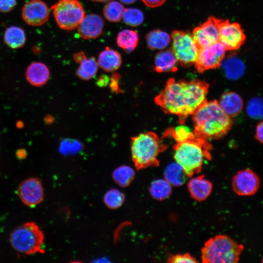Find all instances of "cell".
Segmentation results:
<instances>
[{"label": "cell", "mask_w": 263, "mask_h": 263, "mask_svg": "<svg viewBox=\"0 0 263 263\" xmlns=\"http://www.w3.org/2000/svg\"><path fill=\"white\" fill-rule=\"evenodd\" d=\"M178 62L171 49L158 53L154 58V67L157 72H174L177 70Z\"/></svg>", "instance_id": "cell-20"}, {"label": "cell", "mask_w": 263, "mask_h": 263, "mask_svg": "<svg viewBox=\"0 0 263 263\" xmlns=\"http://www.w3.org/2000/svg\"><path fill=\"white\" fill-rule=\"evenodd\" d=\"M104 23L103 19L97 14H90L84 16L77 27L78 34L85 39L96 38L102 33Z\"/></svg>", "instance_id": "cell-15"}, {"label": "cell", "mask_w": 263, "mask_h": 263, "mask_svg": "<svg viewBox=\"0 0 263 263\" xmlns=\"http://www.w3.org/2000/svg\"><path fill=\"white\" fill-rule=\"evenodd\" d=\"M122 18L127 25L133 27L141 25L144 19L142 12L134 8L125 9Z\"/></svg>", "instance_id": "cell-30"}, {"label": "cell", "mask_w": 263, "mask_h": 263, "mask_svg": "<svg viewBox=\"0 0 263 263\" xmlns=\"http://www.w3.org/2000/svg\"><path fill=\"white\" fill-rule=\"evenodd\" d=\"M211 146L207 140L194 137L177 142L173 146V157L188 177H191L201 172L206 160H211Z\"/></svg>", "instance_id": "cell-3"}, {"label": "cell", "mask_w": 263, "mask_h": 263, "mask_svg": "<svg viewBox=\"0 0 263 263\" xmlns=\"http://www.w3.org/2000/svg\"><path fill=\"white\" fill-rule=\"evenodd\" d=\"M258 175L252 170L246 169L238 171L232 180L233 191L240 196H251L255 194L260 187Z\"/></svg>", "instance_id": "cell-12"}, {"label": "cell", "mask_w": 263, "mask_h": 263, "mask_svg": "<svg viewBox=\"0 0 263 263\" xmlns=\"http://www.w3.org/2000/svg\"><path fill=\"white\" fill-rule=\"evenodd\" d=\"M166 134L171 135L177 142H183L195 137L193 132L188 127L183 125L170 129L167 131Z\"/></svg>", "instance_id": "cell-33"}, {"label": "cell", "mask_w": 263, "mask_h": 263, "mask_svg": "<svg viewBox=\"0 0 263 263\" xmlns=\"http://www.w3.org/2000/svg\"><path fill=\"white\" fill-rule=\"evenodd\" d=\"M44 239L42 231L33 222L19 226L10 236L12 247L19 252L25 254H32L40 251Z\"/></svg>", "instance_id": "cell-6"}, {"label": "cell", "mask_w": 263, "mask_h": 263, "mask_svg": "<svg viewBox=\"0 0 263 263\" xmlns=\"http://www.w3.org/2000/svg\"><path fill=\"white\" fill-rule=\"evenodd\" d=\"M218 102L223 111L231 118L238 115L244 106L242 97L233 92L224 93Z\"/></svg>", "instance_id": "cell-17"}, {"label": "cell", "mask_w": 263, "mask_h": 263, "mask_svg": "<svg viewBox=\"0 0 263 263\" xmlns=\"http://www.w3.org/2000/svg\"><path fill=\"white\" fill-rule=\"evenodd\" d=\"M221 20L211 16L193 29L191 35L198 50L218 41L219 26Z\"/></svg>", "instance_id": "cell-11"}, {"label": "cell", "mask_w": 263, "mask_h": 263, "mask_svg": "<svg viewBox=\"0 0 263 263\" xmlns=\"http://www.w3.org/2000/svg\"><path fill=\"white\" fill-rule=\"evenodd\" d=\"M110 78L106 75H102L98 77L96 82V84L100 87L107 86L110 82Z\"/></svg>", "instance_id": "cell-39"}, {"label": "cell", "mask_w": 263, "mask_h": 263, "mask_svg": "<svg viewBox=\"0 0 263 263\" xmlns=\"http://www.w3.org/2000/svg\"><path fill=\"white\" fill-rule=\"evenodd\" d=\"M148 48L151 50H161L167 47L171 40V36L159 29L150 31L146 36Z\"/></svg>", "instance_id": "cell-21"}, {"label": "cell", "mask_w": 263, "mask_h": 263, "mask_svg": "<svg viewBox=\"0 0 263 263\" xmlns=\"http://www.w3.org/2000/svg\"><path fill=\"white\" fill-rule=\"evenodd\" d=\"M244 246L225 235L209 238L201 249L204 263H236L240 260Z\"/></svg>", "instance_id": "cell-5"}, {"label": "cell", "mask_w": 263, "mask_h": 263, "mask_svg": "<svg viewBox=\"0 0 263 263\" xmlns=\"http://www.w3.org/2000/svg\"><path fill=\"white\" fill-rule=\"evenodd\" d=\"M51 9L59 27L67 31L77 28L85 16L78 0H58Z\"/></svg>", "instance_id": "cell-7"}, {"label": "cell", "mask_w": 263, "mask_h": 263, "mask_svg": "<svg viewBox=\"0 0 263 263\" xmlns=\"http://www.w3.org/2000/svg\"><path fill=\"white\" fill-rule=\"evenodd\" d=\"M74 58L76 62L80 63L86 59L87 57L84 52H80L74 54Z\"/></svg>", "instance_id": "cell-41"}, {"label": "cell", "mask_w": 263, "mask_h": 263, "mask_svg": "<svg viewBox=\"0 0 263 263\" xmlns=\"http://www.w3.org/2000/svg\"><path fill=\"white\" fill-rule=\"evenodd\" d=\"M226 76L230 79H237L241 77L245 70L243 62L237 57H230L222 61Z\"/></svg>", "instance_id": "cell-25"}, {"label": "cell", "mask_w": 263, "mask_h": 263, "mask_svg": "<svg viewBox=\"0 0 263 263\" xmlns=\"http://www.w3.org/2000/svg\"><path fill=\"white\" fill-rule=\"evenodd\" d=\"M117 45L127 53H131L137 46L139 42L138 33L132 30L125 29L119 32L116 38Z\"/></svg>", "instance_id": "cell-23"}, {"label": "cell", "mask_w": 263, "mask_h": 263, "mask_svg": "<svg viewBox=\"0 0 263 263\" xmlns=\"http://www.w3.org/2000/svg\"><path fill=\"white\" fill-rule=\"evenodd\" d=\"M150 191L151 195L156 200H164L170 195L171 185L166 179H157L151 184Z\"/></svg>", "instance_id": "cell-26"}, {"label": "cell", "mask_w": 263, "mask_h": 263, "mask_svg": "<svg viewBox=\"0 0 263 263\" xmlns=\"http://www.w3.org/2000/svg\"><path fill=\"white\" fill-rule=\"evenodd\" d=\"M50 10L47 4L41 0H30L23 5L21 10L22 19L28 25L40 26L48 20Z\"/></svg>", "instance_id": "cell-13"}, {"label": "cell", "mask_w": 263, "mask_h": 263, "mask_svg": "<svg viewBox=\"0 0 263 263\" xmlns=\"http://www.w3.org/2000/svg\"><path fill=\"white\" fill-rule=\"evenodd\" d=\"M18 194L26 206L34 207L43 200L44 195L41 181L37 178H29L22 181L18 188Z\"/></svg>", "instance_id": "cell-14"}, {"label": "cell", "mask_w": 263, "mask_h": 263, "mask_svg": "<svg viewBox=\"0 0 263 263\" xmlns=\"http://www.w3.org/2000/svg\"><path fill=\"white\" fill-rule=\"evenodd\" d=\"M25 75L28 81L36 86L45 84L50 76V72L47 66L40 62H35L29 65Z\"/></svg>", "instance_id": "cell-18"}, {"label": "cell", "mask_w": 263, "mask_h": 263, "mask_svg": "<svg viewBox=\"0 0 263 263\" xmlns=\"http://www.w3.org/2000/svg\"><path fill=\"white\" fill-rule=\"evenodd\" d=\"M92 0L94 1H97V2H108L112 0Z\"/></svg>", "instance_id": "cell-44"}, {"label": "cell", "mask_w": 263, "mask_h": 263, "mask_svg": "<svg viewBox=\"0 0 263 263\" xmlns=\"http://www.w3.org/2000/svg\"><path fill=\"white\" fill-rule=\"evenodd\" d=\"M26 153L24 150H20L17 151V155L18 158L23 159L26 157Z\"/></svg>", "instance_id": "cell-42"}, {"label": "cell", "mask_w": 263, "mask_h": 263, "mask_svg": "<svg viewBox=\"0 0 263 263\" xmlns=\"http://www.w3.org/2000/svg\"><path fill=\"white\" fill-rule=\"evenodd\" d=\"M209 84L205 81L169 79L155 97V103L166 113L182 119L192 115L207 101Z\"/></svg>", "instance_id": "cell-1"}, {"label": "cell", "mask_w": 263, "mask_h": 263, "mask_svg": "<svg viewBox=\"0 0 263 263\" xmlns=\"http://www.w3.org/2000/svg\"><path fill=\"white\" fill-rule=\"evenodd\" d=\"M82 148V144L78 140L74 139H65L60 143L59 150L60 152L65 155L76 154Z\"/></svg>", "instance_id": "cell-32"}, {"label": "cell", "mask_w": 263, "mask_h": 263, "mask_svg": "<svg viewBox=\"0 0 263 263\" xmlns=\"http://www.w3.org/2000/svg\"><path fill=\"white\" fill-rule=\"evenodd\" d=\"M245 39V35L238 23H230L228 19L221 20L219 26L218 41L226 51L239 49L244 44Z\"/></svg>", "instance_id": "cell-10"}, {"label": "cell", "mask_w": 263, "mask_h": 263, "mask_svg": "<svg viewBox=\"0 0 263 263\" xmlns=\"http://www.w3.org/2000/svg\"><path fill=\"white\" fill-rule=\"evenodd\" d=\"M165 179L171 186L179 187L183 185L188 177L183 169L177 163L168 165L164 172Z\"/></svg>", "instance_id": "cell-24"}, {"label": "cell", "mask_w": 263, "mask_h": 263, "mask_svg": "<svg viewBox=\"0 0 263 263\" xmlns=\"http://www.w3.org/2000/svg\"><path fill=\"white\" fill-rule=\"evenodd\" d=\"M98 67L97 61L94 57L87 58L80 63L76 75L82 80H89L95 76Z\"/></svg>", "instance_id": "cell-27"}, {"label": "cell", "mask_w": 263, "mask_h": 263, "mask_svg": "<svg viewBox=\"0 0 263 263\" xmlns=\"http://www.w3.org/2000/svg\"><path fill=\"white\" fill-rule=\"evenodd\" d=\"M226 51L219 41L199 49L194 64L196 69L198 72L203 73L219 67L224 59Z\"/></svg>", "instance_id": "cell-9"}, {"label": "cell", "mask_w": 263, "mask_h": 263, "mask_svg": "<svg viewBox=\"0 0 263 263\" xmlns=\"http://www.w3.org/2000/svg\"><path fill=\"white\" fill-rule=\"evenodd\" d=\"M124 10V7L120 2L112 1L104 6L103 14L109 21L117 22L121 20Z\"/></svg>", "instance_id": "cell-28"}, {"label": "cell", "mask_w": 263, "mask_h": 263, "mask_svg": "<svg viewBox=\"0 0 263 263\" xmlns=\"http://www.w3.org/2000/svg\"><path fill=\"white\" fill-rule=\"evenodd\" d=\"M26 40L25 33L19 27L11 26L4 32V41L11 49L22 47L25 44Z\"/></svg>", "instance_id": "cell-22"}, {"label": "cell", "mask_w": 263, "mask_h": 263, "mask_svg": "<svg viewBox=\"0 0 263 263\" xmlns=\"http://www.w3.org/2000/svg\"><path fill=\"white\" fill-rule=\"evenodd\" d=\"M97 63L104 71L113 72L118 69L122 64L120 54L116 51L106 47L99 55Z\"/></svg>", "instance_id": "cell-19"}, {"label": "cell", "mask_w": 263, "mask_h": 263, "mask_svg": "<svg viewBox=\"0 0 263 263\" xmlns=\"http://www.w3.org/2000/svg\"><path fill=\"white\" fill-rule=\"evenodd\" d=\"M166 149L167 146L152 132H143L131 138L132 158L138 169L158 166V157Z\"/></svg>", "instance_id": "cell-4"}, {"label": "cell", "mask_w": 263, "mask_h": 263, "mask_svg": "<svg viewBox=\"0 0 263 263\" xmlns=\"http://www.w3.org/2000/svg\"><path fill=\"white\" fill-rule=\"evenodd\" d=\"M192 115L194 135L207 141L222 138L233 125L232 118L225 114L215 100H207Z\"/></svg>", "instance_id": "cell-2"}, {"label": "cell", "mask_w": 263, "mask_h": 263, "mask_svg": "<svg viewBox=\"0 0 263 263\" xmlns=\"http://www.w3.org/2000/svg\"><path fill=\"white\" fill-rule=\"evenodd\" d=\"M263 123L261 121L257 125L256 128L255 138L261 143L263 142Z\"/></svg>", "instance_id": "cell-40"}, {"label": "cell", "mask_w": 263, "mask_h": 263, "mask_svg": "<svg viewBox=\"0 0 263 263\" xmlns=\"http://www.w3.org/2000/svg\"><path fill=\"white\" fill-rule=\"evenodd\" d=\"M121 2L125 4H132L135 2L137 0H119Z\"/></svg>", "instance_id": "cell-43"}, {"label": "cell", "mask_w": 263, "mask_h": 263, "mask_svg": "<svg viewBox=\"0 0 263 263\" xmlns=\"http://www.w3.org/2000/svg\"><path fill=\"white\" fill-rule=\"evenodd\" d=\"M17 5V0H0V12L8 13Z\"/></svg>", "instance_id": "cell-36"}, {"label": "cell", "mask_w": 263, "mask_h": 263, "mask_svg": "<svg viewBox=\"0 0 263 263\" xmlns=\"http://www.w3.org/2000/svg\"><path fill=\"white\" fill-rule=\"evenodd\" d=\"M212 186V183L204 175L190 178L187 184L191 197L199 202L205 201L209 196Z\"/></svg>", "instance_id": "cell-16"}, {"label": "cell", "mask_w": 263, "mask_h": 263, "mask_svg": "<svg viewBox=\"0 0 263 263\" xmlns=\"http://www.w3.org/2000/svg\"><path fill=\"white\" fill-rule=\"evenodd\" d=\"M119 79L120 75L117 73H113L111 76L109 85L112 92L115 93H118L122 92L119 86Z\"/></svg>", "instance_id": "cell-37"}, {"label": "cell", "mask_w": 263, "mask_h": 263, "mask_svg": "<svg viewBox=\"0 0 263 263\" xmlns=\"http://www.w3.org/2000/svg\"><path fill=\"white\" fill-rule=\"evenodd\" d=\"M144 4L151 8H155L162 5L166 0H141Z\"/></svg>", "instance_id": "cell-38"}, {"label": "cell", "mask_w": 263, "mask_h": 263, "mask_svg": "<svg viewBox=\"0 0 263 263\" xmlns=\"http://www.w3.org/2000/svg\"><path fill=\"white\" fill-rule=\"evenodd\" d=\"M134 171L130 167L121 166L114 170L113 177L117 184L125 187L131 184L134 178Z\"/></svg>", "instance_id": "cell-29"}, {"label": "cell", "mask_w": 263, "mask_h": 263, "mask_svg": "<svg viewBox=\"0 0 263 263\" xmlns=\"http://www.w3.org/2000/svg\"><path fill=\"white\" fill-rule=\"evenodd\" d=\"M171 38L172 41L171 50L178 63L185 67L194 64L198 49L192 35L183 31L174 30L171 33Z\"/></svg>", "instance_id": "cell-8"}, {"label": "cell", "mask_w": 263, "mask_h": 263, "mask_svg": "<svg viewBox=\"0 0 263 263\" xmlns=\"http://www.w3.org/2000/svg\"><path fill=\"white\" fill-rule=\"evenodd\" d=\"M246 111L248 115L255 119H262L263 117L262 100L259 97H254L247 103Z\"/></svg>", "instance_id": "cell-34"}, {"label": "cell", "mask_w": 263, "mask_h": 263, "mask_svg": "<svg viewBox=\"0 0 263 263\" xmlns=\"http://www.w3.org/2000/svg\"><path fill=\"white\" fill-rule=\"evenodd\" d=\"M124 199L123 194L115 188L108 190L104 197L105 204L109 208L112 209L119 207L123 204Z\"/></svg>", "instance_id": "cell-31"}, {"label": "cell", "mask_w": 263, "mask_h": 263, "mask_svg": "<svg viewBox=\"0 0 263 263\" xmlns=\"http://www.w3.org/2000/svg\"><path fill=\"white\" fill-rule=\"evenodd\" d=\"M168 262L171 263H195L197 259L188 253L171 254L168 258Z\"/></svg>", "instance_id": "cell-35"}]
</instances>
